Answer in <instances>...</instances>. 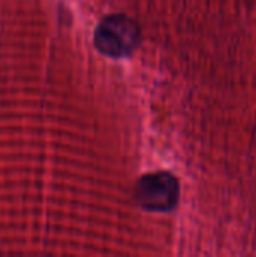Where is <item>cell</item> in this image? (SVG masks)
Returning a JSON list of instances; mask_svg holds the SVG:
<instances>
[{
    "label": "cell",
    "instance_id": "obj_1",
    "mask_svg": "<svg viewBox=\"0 0 256 257\" xmlns=\"http://www.w3.org/2000/svg\"><path fill=\"white\" fill-rule=\"evenodd\" d=\"M94 42L95 47L109 57H127L140 42V29L137 23L127 15H109L97 26Z\"/></svg>",
    "mask_w": 256,
    "mask_h": 257
},
{
    "label": "cell",
    "instance_id": "obj_2",
    "mask_svg": "<svg viewBox=\"0 0 256 257\" xmlns=\"http://www.w3.org/2000/svg\"><path fill=\"white\" fill-rule=\"evenodd\" d=\"M134 199L149 212H169L178 203L180 184L167 172L149 173L136 184Z\"/></svg>",
    "mask_w": 256,
    "mask_h": 257
}]
</instances>
